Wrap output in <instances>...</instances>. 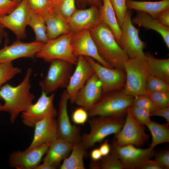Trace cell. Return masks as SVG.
Here are the masks:
<instances>
[{"label":"cell","instance_id":"6da1fadb","mask_svg":"<svg viewBox=\"0 0 169 169\" xmlns=\"http://www.w3.org/2000/svg\"><path fill=\"white\" fill-rule=\"evenodd\" d=\"M32 70L28 68L21 83L16 86L7 84L0 90V98L4 101L1 111L8 113L10 121L14 123L18 115L26 110L33 104L35 96L30 91V78Z\"/></svg>","mask_w":169,"mask_h":169},{"label":"cell","instance_id":"7a4b0ae2","mask_svg":"<svg viewBox=\"0 0 169 169\" xmlns=\"http://www.w3.org/2000/svg\"><path fill=\"white\" fill-rule=\"evenodd\" d=\"M89 31L100 56L114 68L125 71L124 64L129 58L109 27L102 22Z\"/></svg>","mask_w":169,"mask_h":169},{"label":"cell","instance_id":"3957f363","mask_svg":"<svg viewBox=\"0 0 169 169\" xmlns=\"http://www.w3.org/2000/svg\"><path fill=\"white\" fill-rule=\"evenodd\" d=\"M133 97L125 95L122 90L102 93L88 111L90 118L96 116L124 117L132 105Z\"/></svg>","mask_w":169,"mask_h":169},{"label":"cell","instance_id":"277c9868","mask_svg":"<svg viewBox=\"0 0 169 169\" xmlns=\"http://www.w3.org/2000/svg\"><path fill=\"white\" fill-rule=\"evenodd\" d=\"M87 120L90 131L84 133L81 136V141L86 150L102 141L108 136L118 133L125 121L124 117L110 116H96Z\"/></svg>","mask_w":169,"mask_h":169},{"label":"cell","instance_id":"5b68a950","mask_svg":"<svg viewBox=\"0 0 169 169\" xmlns=\"http://www.w3.org/2000/svg\"><path fill=\"white\" fill-rule=\"evenodd\" d=\"M126 82L123 93L134 97L146 95V85L149 75L148 65L146 59L129 58L125 63Z\"/></svg>","mask_w":169,"mask_h":169},{"label":"cell","instance_id":"8992f818","mask_svg":"<svg viewBox=\"0 0 169 169\" xmlns=\"http://www.w3.org/2000/svg\"><path fill=\"white\" fill-rule=\"evenodd\" d=\"M74 33L62 35L58 37L49 40L44 44L35 57L50 63L56 59L65 60L76 65L78 57L73 53L71 40Z\"/></svg>","mask_w":169,"mask_h":169},{"label":"cell","instance_id":"52a82bcc","mask_svg":"<svg viewBox=\"0 0 169 169\" xmlns=\"http://www.w3.org/2000/svg\"><path fill=\"white\" fill-rule=\"evenodd\" d=\"M50 63L46 75L39 82L42 91L47 94L66 88L73 72L74 65L68 61L56 59Z\"/></svg>","mask_w":169,"mask_h":169},{"label":"cell","instance_id":"ba28073f","mask_svg":"<svg viewBox=\"0 0 169 169\" xmlns=\"http://www.w3.org/2000/svg\"><path fill=\"white\" fill-rule=\"evenodd\" d=\"M132 11L129 9L126 13L120 27L121 34L119 44L129 58L146 59L143 52L146 44L139 37V29L135 27L132 22Z\"/></svg>","mask_w":169,"mask_h":169},{"label":"cell","instance_id":"9c48e42d","mask_svg":"<svg viewBox=\"0 0 169 169\" xmlns=\"http://www.w3.org/2000/svg\"><path fill=\"white\" fill-rule=\"evenodd\" d=\"M110 152L117 156L124 169H140L147 160L154 156L156 153L151 147L142 149L131 145L122 146L117 145L112 139L110 143Z\"/></svg>","mask_w":169,"mask_h":169},{"label":"cell","instance_id":"30bf717a","mask_svg":"<svg viewBox=\"0 0 169 169\" xmlns=\"http://www.w3.org/2000/svg\"><path fill=\"white\" fill-rule=\"evenodd\" d=\"M42 91L37 102L31 105L28 109L22 113V121L26 126L34 127L36 123L46 118H55L58 112L54 105V93L49 96Z\"/></svg>","mask_w":169,"mask_h":169},{"label":"cell","instance_id":"8fae6325","mask_svg":"<svg viewBox=\"0 0 169 169\" xmlns=\"http://www.w3.org/2000/svg\"><path fill=\"white\" fill-rule=\"evenodd\" d=\"M149 139V135L134 118L129 108L122 128L115 134V142L119 146L131 145L140 147L144 145Z\"/></svg>","mask_w":169,"mask_h":169},{"label":"cell","instance_id":"7c38bea8","mask_svg":"<svg viewBox=\"0 0 169 169\" xmlns=\"http://www.w3.org/2000/svg\"><path fill=\"white\" fill-rule=\"evenodd\" d=\"M85 57L100 82L102 93L121 90L124 88L126 77L125 71L119 69L105 67L91 57Z\"/></svg>","mask_w":169,"mask_h":169},{"label":"cell","instance_id":"4fadbf2b","mask_svg":"<svg viewBox=\"0 0 169 169\" xmlns=\"http://www.w3.org/2000/svg\"><path fill=\"white\" fill-rule=\"evenodd\" d=\"M32 12L26 0H22L12 12L0 18V24L14 33L17 39H24L27 37L25 29L28 25Z\"/></svg>","mask_w":169,"mask_h":169},{"label":"cell","instance_id":"5bb4252c","mask_svg":"<svg viewBox=\"0 0 169 169\" xmlns=\"http://www.w3.org/2000/svg\"><path fill=\"white\" fill-rule=\"evenodd\" d=\"M68 95L66 90L60 95L58 112V138L74 143L81 140L80 128L71 123L67 111Z\"/></svg>","mask_w":169,"mask_h":169},{"label":"cell","instance_id":"9a60e30c","mask_svg":"<svg viewBox=\"0 0 169 169\" xmlns=\"http://www.w3.org/2000/svg\"><path fill=\"white\" fill-rule=\"evenodd\" d=\"M7 39L3 48L0 49V63L12 62L21 58L35 59L36 54L44 43L34 40L30 43H24L17 39L10 45H7Z\"/></svg>","mask_w":169,"mask_h":169},{"label":"cell","instance_id":"2e32d148","mask_svg":"<svg viewBox=\"0 0 169 169\" xmlns=\"http://www.w3.org/2000/svg\"><path fill=\"white\" fill-rule=\"evenodd\" d=\"M71 43L74 54L76 57L83 56L90 57L105 67L114 68L99 55L89 30L85 29L78 33H74Z\"/></svg>","mask_w":169,"mask_h":169},{"label":"cell","instance_id":"e0dca14e","mask_svg":"<svg viewBox=\"0 0 169 169\" xmlns=\"http://www.w3.org/2000/svg\"><path fill=\"white\" fill-rule=\"evenodd\" d=\"M50 143H46L31 149L11 153L8 160L10 166L17 169H35L46 152Z\"/></svg>","mask_w":169,"mask_h":169},{"label":"cell","instance_id":"ac0fdd59","mask_svg":"<svg viewBox=\"0 0 169 169\" xmlns=\"http://www.w3.org/2000/svg\"><path fill=\"white\" fill-rule=\"evenodd\" d=\"M102 22L100 8L91 6L86 9H77L68 23L71 31L75 33L85 29L89 30Z\"/></svg>","mask_w":169,"mask_h":169},{"label":"cell","instance_id":"d6986e66","mask_svg":"<svg viewBox=\"0 0 169 169\" xmlns=\"http://www.w3.org/2000/svg\"><path fill=\"white\" fill-rule=\"evenodd\" d=\"M76 67L73 72L69 84L66 88L68 100L71 104L74 103L79 90L95 72L91 65L83 56L78 57Z\"/></svg>","mask_w":169,"mask_h":169},{"label":"cell","instance_id":"ffe728a7","mask_svg":"<svg viewBox=\"0 0 169 169\" xmlns=\"http://www.w3.org/2000/svg\"><path fill=\"white\" fill-rule=\"evenodd\" d=\"M102 93L100 82L95 73L78 91L74 103L88 111L99 99Z\"/></svg>","mask_w":169,"mask_h":169},{"label":"cell","instance_id":"44dd1931","mask_svg":"<svg viewBox=\"0 0 169 169\" xmlns=\"http://www.w3.org/2000/svg\"><path fill=\"white\" fill-rule=\"evenodd\" d=\"M33 141L26 149H31L58 138L57 124L55 118H46L36 123Z\"/></svg>","mask_w":169,"mask_h":169},{"label":"cell","instance_id":"7402d4cb","mask_svg":"<svg viewBox=\"0 0 169 169\" xmlns=\"http://www.w3.org/2000/svg\"><path fill=\"white\" fill-rule=\"evenodd\" d=\"M73 144L58 138L50 143L43 161L47 164L57 168L61 161L69 156Z\"/></svg>","mask_w":169,"mask_h":169},{"label":"cell","instance_id":"603a6c76","mask_svg":"<svg viewBox=\"0 0 169 169\" xmlns=\"http://www.w3.org/2000/svg\"><path fill=\"white\" fill-rule=\"evenodd\" d=\"M41 15L45 22L47 36L49 40L71 31L68 23L50 10Z\"/></svg>","mask_w":169,"mask_h":169},{"label":"cell","instance_id":"cb8c5ba5","mask_svg":"<svg viewBox=\"0 0 169 169\" xmlns=\"http://www.w3.org/2000/svg\"><path fill=\"white\" fill-rule=\"evenodd\" d=\"M133 23L144 27L146 29H152L160 33L165 44L169 48V27L164 26L147 13L138 11L135 17L131 19Z\"/></svg>","mask_w":169,"mask_h":169},{"label":"cell","instance_id":"d4e9b609","mask_svg":"<svg viewBox=\"0 0 169 169\" xmlns=\"http://www.w3.org/2000/svg\"><path fill=\"white\" fill-rule=\"evenodd\" d=\"M126 5L127 9L146 12L156 19L161 12L169 8V0L154 2L126 0Z\"/></svg>","mask_w":169,"mask_h":169},{"label":"cell","instance_id":"484cf974","mask_svg":"<svg viewBox=\"0 0 169 169\" xmlns=\"http://www.w3.org/2000/svg\"><path fill=\"white\" fill-rule=\"evenodd\" d=\"M149 74L169 83V59H159L149 53H145Z\"/></svg>","mask_w":169,"mask_h":169},{"label":"cell","instance_id":"4316f807","mask_svg":"<svg viewBox=\"0 0 169 169\" xmlns=\"http://www.w3.org/2000/svg\"><path fill=\"white\" fill-rule=\"evenodd\" d=\"M102 6L100 8L102 22L110 28L119 44L120 40L121 30L118 23L115 12L110 0H102Z\"/></svg>","mask_w":169,"mask_h":169},{"label":"cell","instance_id":"83f0119b","mask_svg":"<svg viewBox=\"0 0 169 169\" xmlns=\"http://www.w3.org/2000/svg\"><path fill=\"white\" fill-rule=\"evenodd\" d=\"M69 156L64 159L60 166V169H85L83 158L87 152L81 141L73 144Z\"/></svg>","mask_w":169,"mask_h":169},{"label":"cell","instance_id":"f1b7e54d","mask_svg":"<svg viewBox=\"0 0 169 169\" xmlns=\"http://www.w3.org/2000/svg\"><path fill=\"white\" fill-rule=\"evenodd\" d=\"M146 125L149 130L152 136L150 147L154 148L159 144L169 142V129L167 125L151 120Z\"/></svg>","mask_w":169,"mask_h":169},{"label":"cell","instance_id":"f546056e","mask_svg":"<svg viewBox=\"0 0 169 169\" xmlns=\"http://www.w3.org/2000/svg\"><path fill=\"white\" fill-rule=\"evenodd\" d=\"M76 9L75 0H52L50 10L68 23Z\"/></svg>","mask_w":169,"mask_h":169},{"label":"cell","instance_id":"4dcf8cb0","mask_svg":"<svg viewBox=\"0 0 169 169\" xmlns=\"http://www.w3.org/2000/svg\"><path fill=\"white\" fill-rule=\"evenodd\" d=\"M33 30L35 35V40L44 44L49 39L47 36V28L43 16L32 11L28 23Z\"/></svg>","mask_w":169,"mask_h":169},{"label":"cell","instance_id":"1f68e13d","mask_svg":"<svg viewBox=\"0 0 169 169\" xmlns=\"http://www.w3.org/2000/svg\"><path fill=\"white\" fill-rule=\"evenodd\" d=\"M21 71V69L13 66L12 62L0 63V90L3 84Z\"/></svg>","mask_w":169,"mask_h":169},{"label":"cell","instance_id":"d6a6232c","mask_svg":"<svg viewBox=\"0 0 169 169\" xmlns=\"http://www.w3.org/2000/svg\"><path fill=\"white\" fill-rule=\"evenodd\" d=\"M156 109L169 107V91H146Z\"/></svg>","mask_w":169,"mask_h":169},{"label":"cell","instance_id":"836d02e7","mask_svg":"<svg viewBox=\"0 0 169 169\" xmlns=\"http://www.w3.org/2000/svg\"><path fill=\"white\" fill-rule=\"evenodd\" d=\"M146 91H169V83L160 78L149 75L147 79Z\"/></svg>","mask_w":169,"mask_h":169},{"label":"cell","instance_id":"e575fe53","mask_svg":"<svg viewBox=\"0 0 169 169\" xmlns=\"http://www.w3.org/2000/svg\"><path fill=\"white\" fill-rule=\"evenodd\" d=\"M100 169H123L124 167L118 157L111 153L103 156L100 160Z\"/></svg>","mask_w":169,"mask_h":169},{"label":"cell","instance_id":"d590c367","mask_svg":"<svg viewBox=\"0 0 169 169\" xmlns=\"http://www.w3.org/2000/svg\"><path fill=\"white\" fill-rule=\"evenodd\" d=\"M32 11L40 15L50 10L52 0H26Z\"/></svg>","mask_w":169,"mask_h":169},{"label":"cell","instance_id":"8d00e7d4","mask_svg":"<svg viewBox=\"0 0 169 169\" xmlns=\"http://www.w3.org/2000/svg\"><path fill=\"white\" fill-rule=\"evenodd\" d=\"M150 113L156 109L149 98L146 95H140L133 97L132 105Z\"/></svg>","mask_w":169,"mask_h":169},{"label":"cell","instance_id":"74e56055","mask_svg":"<svg viewBox=\"0 0 169 169\" xmlns=\"http://www.w3.org/2000/svg\"><path fill=\"white\" fill-rule=\"evenodd\" d=\"M115 13L119 25L121 26L127 10L126 0H110Z\"/></svg>","mask_w":169,"mask_h":169},{"label":"cell","instance_id":"f35d334b","mask_svg":"<svg viewBox=\"0 0 169 169\" xmlns=\"http://www.w3.org/2000/svg\"><path fill=\"white\" fill-rule=\"evenodd\" d=\"M130 110L135 119L142 125H146L151 120L150 113L147 111L133 105L130 108Z\"/></svg>","mask_w":169,"mask_h":169},{"label":"cell","instance_id":"ab89813d","mask_svg":"<svg viewBox=\"0 0 169 169\" xmlns=\"http://www.w3.org/2000/svg\"><path fill=\"white\" fill-rule=\"evenodd\" d=\"M88 111L82 107L76 109L72 115V119L75 124L83 125L88 120Z\"/></svg>","mask_w":169,"mask_h":169},{"label":"cell","instance_id":"60d3db41","mask_svg":"<svg viewBox=\"0 0 169 169\" xmlns=\"http://www.w3.org/2000/svg\"><path fill=\"white\" fill-rule=\"evenodd\" d=\"M20 3H16L10 0H0V18L10 13Z\"/></svg>","mask_w":169,"mask_h":169},{"label":"cell","instance_id":"b9f144b4","mask_svg":"<svg viewBox=\"0 0 169 169\" xmlns=\"http://www.w3.org/2000/svg\"><path fill=\"white\" fill-rule=\"evenodd\" d=\"M155 161L163 169L169 168V151L165 150L157 153L155 156Z\"/></svg>","mask_w":169,"mask_h":169},{"label":"cell","instance_id":"7bdbcfd3","mask_svg":"<svg viewBox=\"0 0 169 169\" xmlns=\"http://www.w3.org/2000/svg\"><path fill=\"white\" fill-rule=\"evenodd\" d=\"M156 19L162 25L169 27V8L161 12Z\"/></svg>","mask_w":169,"mask_h":169},{"label":"cell","instance_id":"ee69618b","mask_svg":"<svg viewBox=\"0 0 169 169\" xmlns=\"http://www.w3.org/2000/svg\"><path fill=\"white\" fill-rule=\"evenodd\" d=\"M151 116H158L164 118L168 123H169V107L157 109L150 113Z\"/></svg>","mask_w":169,"mask_h":169},{"label":"cell","instance_id":"f6af8a7d","mask_svg":"<svg viewBox=\"0 0 169 169\" xmlns=\"http://www.w3.org/2000/svg\"><path fill=\"white\" fill-rule=\"evenodd\" d=\"M140 169H163L155 160L149 159L141 166Z\"/></svg>","mask_w":169,"mask_h":169},{"label":"cell","instance_id":"bcb514c9","mask_svg":"<svg viewBox=\"0 0 169 169\" xmlns=\"http://www.w3.org/2000/svg\"><path fill=\"white\" fill-rule=\"evenodd\" d=\"M79 4L83 6L89 5L95 6L99 8L102 6V0H77Z\"/></svg>","mask_w":169,"mask_h":169},{"label":"cell","instance_id":"7dc6e473","mask_svg":"<svg viewBox=\"0 0 169 169\" xmlns=\"http://www.w3.org/2000/svg\"><path fill=\"white\" fill-rule=\"evenodd\" d=\"M99 149L103 156L109 154L110 152V146L108 139H105L100 146Z\"/></svg>","mask_w":169,"mask_h":169},{"label":"cell","instance_id":"c3c4849f","mask_svg":"<svg viewBox=\"0 0 169 169\" xmlns=\"http://www.w3.org/2000/svg\"><path fill=\"white\" fill-rule=\"evenodd\" d=\"M102 156L99 148L94 149L91 151L90 157L91 160L98 161L101 158Z\"/></svg>","mask_w":169,"mask_h":169},{"label":"cell","instance_id":"681fc988","mask_svg":"<svg viewBox=\"0 0 169 169\" xmlns=\"http://www.w3.org/2000/svg\"><path fill=\"white\" fill-rule=\"evenodd\" d=\"M99 160L95 161L91 160L90 162L89 168L91 169H100Z\"/></svg>","mask_w":169,"mask_h":169},{"label":"cell","instance_id":"f907efd6","mask_svg":"<svg viewBox=\"0 0 169 169\" xmlns=\"http://www.w3.org/2000/svg\"><path fill=\"white\" fill-rule=\"evenodd\" d=\"M56 168L44 162L42 164L38 165L35 169H55Z\"/></svg>","mask_w":169,"mask_h":169},{"label":"cell","instance_id":"816d5d0a","mask_svg":"<svg viewBox=\"0 0 169 169\" xmlns=\"http://www.w3.org/2000/svg\"><path fill=\"white\" fill-rule=\"evenodd\" d=\"M4 28H5L0 24V43L2 42L4 37L6 36V33Z\"/></svg>","mask_w":169,"mask_h":169},{"label":"cell","instance_id":"f5cc1de1","mask_svg":"<svg viewBox=\"0 0 169 169\" xmlns=\"http://www.w3.org/2000/svg\"><path fill=\"white\" fill-rule=\"evenodd\" d=\"M11 1L17 3H20L22 0H10Z\"/></svg>","mask_w":169,"mask_h":169},{"label":"cell","instance_id":"db71d44e","mask_svg":"<svg viewBox=\"0 0 169 169\" xmlns=\"http://www.w3.org/2000/svg\"><path fill=\"white\" fill-rule=\"evenodd\" d=\"M2 106V105L0 103V111H1V107Z\"/></svg>","mask_w":169,"mask_h":169}]
</instances>
